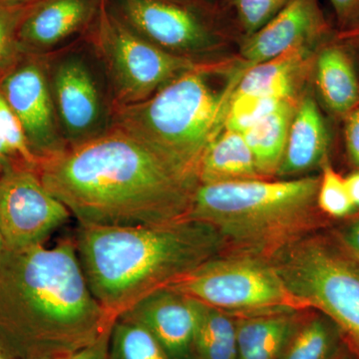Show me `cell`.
I'll list each match as a JSON object with an SVG mask.
<instances>
[{
    "mask_svg": "<svg viewBox=\"0 0 359 359\" xmlns=\"http://www.w3.org/2000/svg\"><path fill=\"white\" fill-rule=\"evenodd\" d=\"M337 22L344 30H351L359 25V0H330Z\"/></svg>",
    "mask_w": 359,
    "mask_h": 359,
    "instance_id": "obj_30",
    "label": "cell"
},
{
    "mask_svg": "<svg viewBox=\"0 0 359 359\" xmlns=\"http://www.w3.org/2000/svg\"><path fill=\"white\" fill-rule=\"evenodd\" d=\"M199 302L163 287L151 292L121 314L146 328L172 359H196Z\"/></svg>",
    "mask_w": 359,
    "mask_h": 359,
    "instance_id": "obj_14",
    "label": "cell"
},
{
    "mask_svg": "<svg viewBox=\"0 0 359 359\" xmlns=\"http://www.w3.org/2000/svg\"><path fill=\"white\" fill-rule=\"evenodd\" d=\"M71 217L36 170L13 168L0 173V233L6 249L45 245Z\"/></svg>",
    "mask_w": 359,
    "mask_h": 359,
    "instance_id": "obj_11",
    "label": "cell"
},
{
    "mask_svg": "<svg viewBox=\"0 0 359 359\" xmlns=\"http://www.w3.org/2000/svg\"><path fill=\"white\" fill-rule=\"evenodd\" d=\"M346 144L349 159L359 169V105L346 115Z\"/></svg>",
    "mask_w": 359,
    "mask_h": 359,
    "instance_id": "obj_31",
    "label": "cell"
},
{
    "mask_svg": "<svg viewBox=\"0 0 359 359\" xmlns=\"http://www.w3.org/2000/svg\"><path fill=\"white\" fill-rule=\"evenodd\" d=\"M109 359H172L149 330L118 316L111 327Z\"/></svg>",
    "mask_w": 359,
    "mask_h": 359,
    "instance_id": "obj_24",
    "label": "cell"
},
{
    "mask_svg": "<svg viewBox=\"0 0 359 359\" xmlns=\"http://www.w3.org/2000/svg\"><path fill=\"white\" fill-rule=\"evenodd\" d=\"M347 32H353L358 33L359 35V25L358 26H355V27L353 28V29L347 30Z\"/></svg>",
    "mask_w": 359,
    "mask_h": 359,
    "instance_id": "obj_40",
    "label": "cell"
},
{
    "mask_svg": "<svg viewBox=\"0 0 359 359\" xmlns=\"http://www.w3.org/2000/svg\"><path fill=\"white\" fill-rule=\"evenodd\" d=\"M344 340L340 328L325 314L297 316L278 359H332Z\"/></svg>",
    "mask_w": 359,
    "mask_h": 359,
    "instance_id": "obj_22",
    "label": "cell"
},
{
    "mask_svg": "<svg viewBox=\"0 0 359 359\" xmlns=\"http://www.w3.org/2000/svg\"><path fill=\"white\" fill-rule=\"evenodd\" d=\"M328 32L318 0H290L261 29L245 37L241 53L250 67L295 47H313Z\"/></svg>",
    "mask_w": 359,
    "mask_h": 359,
    "instance_id": "obj_15",
    "label": "cell"
},
{
    "mask_svg": "<svg viewBox=\"0 0 359 359\" xmlns=\"http://www.w3.org/2000/svg\"><path fill=\"white\" fill-rule=\"evenodd\" d=\"M166 287L233 316L311 309L287 289L269 259L250 255L212 257Z\"/></svg>",
    "mask_w": 359,
    "mask_h": 359,
    "instance_id": "obj_7",
    "label": "cell"
},
{
    "mask_svg": "<svg viewBox=\"0 0 359 359\" xmlns=\"http://www.w3.org/2000/svg\"><path fill=\"white\" fill-rule=\"evenodd\" d=\"M330 138L325 120L313 96L297 102L290 123L287 145L276 176L302 177L327 161Z\"/></svg>",
    "mask_w": 359,
    "mask_h": 359,
    "instance_id": "obj_16",
    "label": "cell"
},
{
    "mask_svg": "<svg viewBox=\"0 0 359 359\" xmlns=\"http://www.w3.org/2000/svg\"><path fill=\"white\" fill-rule=\"evenodd\" d=\"M0 131L4 135L14 157L18 160V164L21 167L39 171V160L33 155L28 146L22 125L1 94H0Z\"/></svg>",
    "mask_w": 359,
    "mask_h": 359,
    "instance_id": "obj_29",
    "label": "cell"
},
{
    "mask_svg": "<svg viewBox=\"0 0 359 359\" xmlns=\"http://www.w3.org/2000/svg\"><path fill=\"white\" fill-rule=\"evenodd\" d=\"M104 0H39L27 9L18 30L20 54L46 56L84 39Z\"/></svg>",
    "mask_w": 359,
    "mask_h": 359,
    "instance_id": "obj_13",
    "label": "cell"
},
{
    "mask_svg": "<svg viewBox=\"0 0 359 359\" xmlns=\"http://www.w3.org/2000/svg\"><path fill=\"white\" fill-rule=\"evenodd\" d=\"M52 100L68 149L110 132L116 106L105 68L88 39L45 56Z\"/></svg>",
    "mask_w": 359,
    "mask_h": 359,
    "instance_id": "obj_8",
    "label": "cell"
},
{
    "mask_svg": "<svg viewBox=\"0 0 359 359\" xmlns=\"http://www.w3.org/2000/svg\"><path fill=\"white\" fill-rule=\"evenodd\" d=\"M110 13L158 48L205 65L223 41L214 4L203 0H104Z\"/></svg>",
    "mask_w": 359,
    "mask_h": 359,
    "instance_id": "obj_10",
    "label": "cell"
},
{
    "mask_svg": "<svg viewBox=\"0 0 359 359\" xmlns=\"http://www.w3.org/2000/svg\"><path fill=\"white\" fill-rule=\"evenodd\" d=\"M339 242L359 261V217L340 231Z\"/></svg>",
    "mask_w": 359,
    "mask_h": 359,
    "instance_id": "obj_33",
    "label": "cell"
},
{
    "mask_svg": "<svg viewBox=\"0 0 359 359\" xmlns=\"http://www.w3.org/2000/svg\"><path fill=\"white\" fill-rule=\"evenodd\" d=\"M285 101L289 100L255 94L233 93L224 116V128L244 133L278 109Z\"/></svg>",
    "mask_w": 359,
    "mask_h": 359,
    "instance_id": "obj_25",
    "label": "cell"
},
{
    "mask_svg": "<svg viewBox=\"0 0 359 359\" xmlns=\"http://www.w3.org/2000/svg\"><path fill=\"white\" fill-rule=\"evenodd\" d=\"M39 174L78 223L97 226L187 219L200 185L117 128L42 161Z\"/></svg>",
    "mask_w": 359,
    "mask_h": 359,
    "instance_id": "obj_1",
    "label": "cell"
},
{
    "mask_svg": "<svg viewBox=\"0 0 359 359\" xmlns=\"http://www.w3.org/2000/svg\"><path fill=\"white\" fill-rule=\"evenodd\" d=\"M6 250V245H4V240H2L1 233H0V256L4 254Z\"/></svg>",
    "mask_w": 359,
    "mask_h": 359,
    "instance_id": "obj_39",
    "label": "cell"
},
{
    "mask_svg": "<svg viewBox=\"0 0 359 359\" xmlns=\"http://www.w3.org/2000/svg\"><path fill=\"white\" fill-rule=\"evenodd\" d=\"M0 359H15L1 344H0Z\"/></svg>",
    "mask_w": 359,
    "mask_h": 359,
    "instance_id": "obj_38",
    "label": "cell"
},
{
    "mask_svg": "<svg viewBox=\"0 0 359 359\" xmlns=\"http://www.w3.org/2000/svg\"><path fill=\"white\" fill-rule=\"evenodd\" d=\"M203 1L207 2V4H215L216 0H203Z\"/></svg>",
    "mask_w": 359,
    "mask_h": 359,
    "instance_id": "obj_41",
    "label": "cell"
},
{
    "mask_svg": "<svg viewBox=\"0 0 359 359\" xmlns=\"http://www.w3.org/2000/svg\"><path fill=\"white\" fill-rule=\"evenodd\" d=\"M358 356L351 351V348H344V346L339 349V353L335 354L332 359H358Z\"/></svg>",
    "mask_w": 359,
    "mask_h": 359,
    "instance_id": "obj_36",
    "label": "cell"
},
{
    "mask_svg": "<svg viewBox=\"0 0 359 359\" xmlns=\"http://www.w3.org/2000/svg\"><path fill=\"white\" fill-rule=\"evenodd\" d=\"M269 259L292 294L337 323L359 358L358 259L339 240L311 233Z\"/></svg>",
    "mask_w": 359,
    "mask_h": 359,
    "instance_id": "obj_6",
    "label": "cell"
},
{
    "mask_svg": "<svg viewBox=\"0 0 359 359\" xmlns=\"http://www.w3.org/2000/svg\"><path fill=\"white\" fill-rule=\"evenodd\" d=\"M0 94L20 119L40 163L68 150L52 100L45 56L20 54L0 78Z\"/></svg>",
    "mask_w": 359,
    "mask_h": 359,
    "instance_id": "obj_12",
    "label": "cell"
},
{
    "mask_svg": "<svg viewBox=\"0 0 359 359\" xmlns=\"http://www.w3.org/2000/svg\"><path fill=\"white\" fill-rule=\"evenodd\" d=\"M238 29L245 37L254 34L280 13L290 0H226Z\"/></svg>",
    "mask_w": 359,
    "mask_h": 359,
    "instance_id": "obj_27",
    "label": "cell"
},
{
    "mask_svg": "<svg viewBox=\"0 0 359 359\" xmlns=\"http://www.w3.org/2000/svg\"><path fill=\"white\" fill-rule=\"evenodd\" d=\"M75 241L92 294L116 318L218 257L224 244L212 226L190 219L136 226L79 224Z\"/></svg>",
    "mask_w": 359,
    "mask_h": 359,
    "instance_id": "obj_3",
    "label": "cell"
},
{
    "mask_svg": "<svg viewBox=\"0 0 359 359\" xmlns=\"http://www.w3.org/2000/svg\"><path fill=\"white\" fill-rule=\"evenodd\" d=\"M200 304L195 339L196 359H238L236 316Z\"/></svg>",
    "mask_w": 359,
    "mask_h": 359,
    "instance_id": "obj_23",
    "label": "cell"
},
{
    "mask_svg": "<svg viewBox=\"0 0 359 359\" xmlns=\"http://www.w3.org/2000/svg\"><path fill=\"white\" fill-rule=\"evenodd\" d=\"M238 80L219 86L208 63L197 66L147 100L117 108L113 128L134 137L181 173L199 181L201 161L224 128Z\"/></svg>",
    "mask_w": 359,
    "mask_h": 359,
    "instance_id": "obj_5",
    "label": "cell"
},
{
    "mask_svg": "<svg viewBox=\"0 0 359 359\" xmlns=\"http://www.w3.org/2000/svg\"><path fill=\"white\" fill-rule=\"evenodd\" d=\"M13 168H23L18 164L8 145H7L4 135L0 131V173L8 171Z\"/></svg>",
    "mask_w": 359,
    "mask_h": 359,
    "instance_id": "obj_34",
    "label": "cell"
},
{
    "mask_svg": "<svg viewBox=\"0 0 359 359\" xmlns=\"http://www.w3.org/2000/svg\"><path fill=\"white\" fill-rule=\"evenodd\" d=\"M320 177L200 184L187 219L215 229L240 254L269 259L318 224Z\"/></svg>",
    "mask_w": 359,
    "mask_h": 359,
    "instance_id": "obj_4",
    "label": "cell"
},
{
    "mask_svg": "<svg viewBox=\"0 0 359 359\" xmlns=\"http://www.w3.org/2000/svg\"><path fill=\"white\" fill-rule=\"evenodd\" d=\"M346 183L354 207L359 208V170L349 174L346 178Z\"/></svg>",
    "mask_w": 359,
    "mask_h": 359,
    "instance_id": "obj_35",
    "label": "cell"
},
{
    "mask_svg": "<svg viewBox=\"0 0 359 359\" xmlns=\"http://www.w3.org/2000/svg\"><path fill=\"white\" fill-rule=\"evenodd\" d=\"M264 179L244 136L222 130L203 156L199 168L200 184H218L242 180Z\"/></svg>",
    "mask_w": 359,
    "mask_h": 359,
    "instance_id": "obj_18",
    "label": "cell"
},
{
    "mask_svg": "<svg viewBox=\"0 0 359 359\" xmlns=\"http://www.w3.org/2000/svg\"><path fill=\"white\" fill-rule=\"evenodd\" d=\"M316 62V81L323 103L335 115H347L358 105L359 84L353 62L339 45H328Z\"/></svg>",
    "mask_w": 359,
    "mask_h": 359,
    "instance_id": "obj_19",
    "label": "cell"
},
{
    "mask_svg": "<svg viewBox=\"0 0 359 359\" xmlns=\"http://www.w3.org/2000/svg\"><path fill=\"white\" fill-rule=\"evenodd\" d=\"M297 313L235 316L238 359H278Z\"/></svg>",
    "mask_w": 359,
    "mask_h": 359,
    "instance_id": "obj_21",
    "label": "cell"
},
{
    "mask_svg": "<svg viewBox=\"0 0 359 359\" xmlns=\"http://www.w3.org/2000/svg\"><path fill=\"white\" fill-rule=\"evenodd\" d=\"M297 102V99L285 101L278 109L242 133L262 178L278 174Z\"/></svg>",
    "mask_w": 359,
    "mask_h": 359,
    "instance_id": "obj_20",
    "label": "cell"
},
{
    "mask_svg": "<svg viewBox=\"0 0 359 359\" xmlns=\"http://www.w3.org/2000/svg\"><path fill=\"white\" fill-rule=\"evenodd\" d=\"M318 191V207L321 214L332 218H344L356 209L349 197L346 178L340 176L325 161L323 164Z\"/></svg>",
    "mask_w": 359,
    "mask_h": 359,
    "instance_id": "obj_26",
    "label": "cell"
},
{
    "mask_svg": "<svg viewBox=\"0 0 359 359\" xmlns=\"http://www.w3.org/2000/svg\"><path fill=\"white\" fill-rule=\"evenodd\" d=\"M32 6V4H30ZM30 6L0 2V78L20 56L18 45V30Z\"/></svg>",
    "mask_w": 359,
    "mask_h": 359,
    "instance_id": "obj_28",
    "label": "cell"
},
{
    "mask_svg": "<svg viewBox=\"0 0 359 359\" xmlns=\"http://www.w3.org/2000/svg\"><path fill=\"white\" fill-rule=\"evenodd\" d=\"M37 1H39V0H0V2L16 4V6H30V4H35Z\"/></svg>",
    "mask_w": 359,
    "mask_h": 359,
    "instance_id": "obj_37",
    "label": "cell"
},
{
    "mask_svg": "<svg viewBox=\"0 0 359 359\" xmlns=\"http://www.w3.org/2000/svg\"><path fill=\"white\" fill-rule=\"evenodd\" d=\"M88 39L105 68L117 108L147 100L176 78L202 65L141 39L110 13L105 2Z\"/></svg>",
    "mask_w": 359,
    "mask_h": 359,
    "instance_id": "obj_9",
    "label": "cell"
},
{
    "mask_svg": "<svg viewBox=\"0 0 359 359\" xmlns=\"http://www.w3.org/2000/svg\"><path fill=\"white\" fill-rule=\"evenodd\" d=\"M111 327L95 341L70 354L68 359H109Z\"/></svg>",
    "mask_w": 359,
    "mask_h": 359,
    "instance_id": "obj_32",
    "label": "cell"
},
{
    "mask_svg": "<svg viewBox=\"0 0 359 359\" xmlns=\"http://www.w3.org/2000/svg\"><path fill=\"white\" fill-rule=\"evenodd\" d=\"M68 356H69V355H67V356H61V358H55V359H68Z\"/></svg>",
    "mask_w": 359,
    "mask_h": 359,
    "instance_id": "obj_42",
    "label": "cell"
},
{
    "mask_svg": "<svg viewBox=\"0 0 359 359\" xmlns=\"http://www.w3.org/2000/svg\"><path fill=\"white\" fill-rule=\"evenodd\" d=\"M115 320L90 290L75 238L0 256V344L14 358L70 355Z\"/></svg>",
    "mask_w": 359,
    "mask_h": 359,
    "instance_id": "obj_2",
    "label": "cell"
},
{
    "mask_svg": "<svg viewBox=\"0 0 359 359\" xmlns=\"http://www.w3.org/2000/svg\"><path fill=\"white\" fill-rule=\"evenodd\" d=\"M313 53V46H299L259 65L238 78L233 94H255L290 100L297 99L299 80Z\"/></svg>",
    "mask_w": 359,
    "mask_h": 359,
    "instance_id": "obj_17",
    "label": "cell"
}]
</instances>
